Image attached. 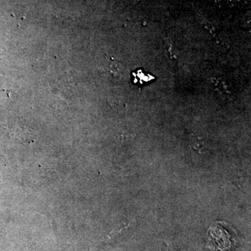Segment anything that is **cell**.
I'll list each match as a JSON object with an SVG mask.
<instances>
[{"label": "cell", "mask_w": 251, "mask_h": 251, "mask_svg": "<svg viewBox=\"0 0 251 251\" xmlns=\"http://www.w3.org/2000/svg\"><path fill=\"white\" fill-rule=\"evenodd\" d=\"M102 67L105 72L111 74L115 77H122L125 72V67L122 65L121 63L116 62L113 59H105Z\"/></svg>", "instance_id": "6da1fadb"}, {"label": "cell", "mask_w": 251, "mask_h": 251, "mask_svg": "<svg viewBox=\"0 0 251 251\" xmlns=\"http://www.w3.org/2000/svg\"><path fill=\"white\" fill-rule=\"evenodd\" d=\"M196 16H197L198 20L200 21V23L202 25L203 27H205L208 31H210L211 34L213 36H215L216 29L214 26L211 25V23L207 19H206L199 11H196Z\"/></svg>", "instance_id": "7a4b0ae2"}]
</instances>
